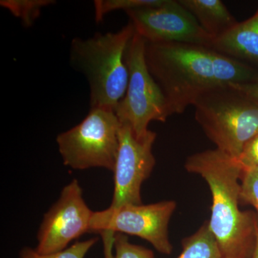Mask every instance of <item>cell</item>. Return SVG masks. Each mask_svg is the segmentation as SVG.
<instances>
[{"label": "cell", "instance_id": "obj_7", "mask_svg": "<svg viewBox=\"0 0 258 258\" xmlns=\"http://www.w3.org/2000/svg\"><path fill=\"white\" fill-rule=\"evenodd\" d=\"M176 203L173 200L150 205H125L108 212H95L92 232L102 236L104 258H114L112 253L115 235L137 236L152 244L158 252L170 254L173 247L168 235V225Z\"/></svg>", "mask_w": 258, "mask_h": 258}, {"label": "cell", "instance_id": "obj_11", "mask_svg": "<svg viewBox=\"0 0 258 258\" xmlns=\"http://www.w3.org/2000/svg\"><path fill=\"white\" fill-rule=\"evenodd\" d=\"M211 48L241 62H258V10L253 16L215 39Z\"/></svg>", "mask_w": 258, "mask_h": 258}, {"label": "cell", "instance_id": "obj_21", "mask_svg": "<svg viewBox=\"0 0 258 258\" xmlns=\"http://www.w3.org/2000/svg\"><path fill=\"white\" fill-rule=\"evenodd\" d=\"M252 258H258V221L257 225H256L255 244H254V248L253 253L252 254Z\"/></svg>", "mask_w": 258, "mask_h": 258}, {"label": "cell", "instance_id": "obj_16", "mask_svg": "<svg viewBox=\"0 0 258 258\" xmlns=\"http://www.w3.org/2000/svg\"><path fill=\"white\" fill-rule=\"evenodd\" d=\"M98 241L97 237H93L89 240L76 242L64 250L50 254L39 253L35 249L25 247L20 251L19 258H84Z\"/></svg>", "mask_w": 258, "mask_h": 258}, {"label": "cell", "instance_id": "obj_12", "mask_svg": "<svg viewBox=\"0 0 258 258\" xmlns=\"http://www.w3.org/2000/svg\"><path fill=\"white\" fill-rule=\"evenodd\" d=\"M179 2L193 15L200 26L214 40L238 23L220 0H179Z\"/></svg>", "mask_w": 258, "mask_h": 258}, {"label": "cell", "instance_id": "obj_6", "mask_svg": "<svg viewBox=\"0 0 258 258\" xmlns=\"http://www.w3.org/2000/svg\"><path fill=\"white\" fill-rule=\"evenodd\" d=\"M146 43L135 31L126 56L128 87L115 109L120 123L128 125L138 139L147 137L153 120L165 122L170 116L165 97L148 69Z\"/></svg>", "mask_w": 258, "mask_h": 258}, {"label": "cell", "instance_id": "obj_4", "mask_svg": "<svg viewBox=\"0 0 258 258\" xmlns=\"http://www.w3.org/2000/svg\"><path fill=\"white\" fill-rule=\"evenodd\" d=\"M195 118L217 149L240 159L258 135V102L233 86L214 88L200 97Z\"/></svg>", "mask_w": 258, "mask_h": 258}, {"label": "cell", "instance_id": "obj_13", "mask_svg": "<svg viewBox=\"0 0 258 258\" xmlns=\"http://www.w3.org/2000/svg\"><path fill=\"white\" fill-rule=\"evenodd\" d=\"M182 248L178 258H223L208 221L182 241Z\"/></svg>", "mask_w": 258, "mask_h": 258}, {"label": "cell", "instance_id": "obj_1", "mask_svg": "<svg viewBox=\"0 0 258 258\" xmlns=\"http://www.w3.org/2000/svg\"><path fill=\"white\" fill-rule=\"evenodd\" d=\"M145 57L170 115L184 113L214 88L254 81V70L248 64L205 45L147 42Z\"/></svg>", "mask_w": 258, "mask_h": 258}, {"label": "cell", "instance_id": "obj_3", "mask_svg": "<svg viewBox=\"0 0 258 258\" xmlns=\"http://www.w3.org/2000/svg\"><path fill=\"white\" fill-rule=\"evenodd\" d=\"M134 34L135 28L129 21L118 31L98 33L85 40L76 37L71 42V62L88 80L91 108L115 111L125 96L128 83L127 52Z\"/></svg>", "mask_w": 258, "mask_h": 258}, {"label": "cell", "instance_id": "obj_20", "mask_svg": "<svg viewBox=\"0 0 258 258\" xmlns=\"http://www.w3.org/2000/svg\"><path fill=\"white\" fill-rule=\"evenodd\" d=\"M237 89L240 90L247 96L258 102V81H253L241 84H230Z\"/></svg>", "mask_w": 258, "mask_h": 258}, {"label": "cell", "instance_id": "obj_8", "mask_svg": "<svg viewBox=\"0 0 258 258\" xmlns=\"http://www.w3.org/2000/svg\"><path fill=\"white\" fill-rule=\"evenodd\" d=\"M157 134L150 132L138 139L132 128L120 123L118 147L114 170V191L108 212L125 205L142 204L141 190L144 181L152 174L156 161L152 149Z\"/></svg>", "mask_w": 258, "mask_h": 258}, {"label": "cell", "instance_id": "obj_10", "mask_svg": "<svg viewBox=\"0 0 258 258\" xmlns=\"http://www.w3.org/2000/svg\"><path fill=\"white\" fill-rule=\"evenodd\" d=\"M135 31L147 42H179L211 47L214 38L179 1L127 10Z\"/></svg>", "mask_w": 258, "mask_h": 258}, {"label": "cell", "instance_id": "obj_9", "mask_svg": "<svg viewBox=\"0 0 258 258\" xmlns=\"http://www.w3.org/2000/svg\"><path fill=\"white\" fill-rule=\"evenodd\" d=\"M94 212L85 202L79 181L72 180L44 215L35 249L39 253L50 254L68 248L73 240L92 232Z\"/></svg>", "mask_w": 258, "mask_h": 258}, {"label": "cell", "instance_id": "obj_14", "mask_svg": "<svg viewBox=\"0 0 258 258\" xmlns=\"http://www.w3.org/2000/svg\"><path fill=\"white\" fill-rule=\"evenodd\" d=\"M53 0H1L0 5L30 28L41 14L42 8L55 4Z\"/></svg>", "mask_w": 258, "mask_h": 258}, {"label": "cell", "instance_id": "obj_18", "mask_svg": "<svg viewBox=\"0 0 258 258\" xmlns=\"http://www.w3.org/2000/svg\"><path fill=\"white\" fill-rule=\"evenodd\" d=\"M114 248V258H154L153 251L131 243L128 237L121 233L115 235Z\"/></svg>", "mask_w": 258, "mask_h": 258}, {"label": "cell", "instance_id": "obj_15", "mask_svg": "<svg viewBox=\"0 0 258 258\" xmlns=\"http://www.w3.org/2000/svg\"><path fill=\"white\" fill-rule=\"evenodd\" d=\"M164 0H96L94 1L95 20L100 23L104 17L117 10L137 9L162 3Z\"/></svg>", "mask_w": 258, "mask_h": 258}, {"label": "cell", "instance_id": "obj_17", "mask_svg": "<svg viewBox=\"0 0 258 258\" xmlns=\"http://www.w3.org/2000/svg\"><path fill=\"white\" fill-rule=\"evenodd\" d=\"M243 167L241 178L240 200L253 206L258 213V167Z\"/></svg>", "mask_w": 258, "mask_h": 258}, {"label": "cell", "instance_id": "obj_2", "mask_svg": "<svg viewBox=\"0 0 258 258\" xmlns=\"http://www.w3.org/2000/svg\"><path fill=\"white\" fill-rule=\"evenodd\" d=\"M185 169L206 181L212 197L210 230L223 258H248L253 253L257 220L239 208L240 180L244 167L239 159L218 150L197 153Z\"/></svg>", "mask_w": 258, "mask_h": 258}, {"label": "cell", "instance_id": "obj_19", "mask_svg": "<svg viewBox=\"0 0 258 258\" xmlns=\"http://www.w3.org/2000/svg\"><path fill=\"white\" fill-rule=\"evenodd\" d=\"M239 160L243 166L258 167V135L246 145Z\"/></svg>", "mask_w": 258, "mask_h": 258}, {"label": "cell", "instance_id": "obj_5", "mask_svg": "<svg viewBox=\"0 0 258 258\" xmlns=\"http://www.w3.org/2000/svg\"><path fill=\"white\" fill-rule=\"evenodd\" d=\"M120 123L111 108H93L74 128L56 139L64 165L76 170L103 168L114 170Z\"/></svg>", "mask_w": 258, "mask_h": 258}]
</instances>
